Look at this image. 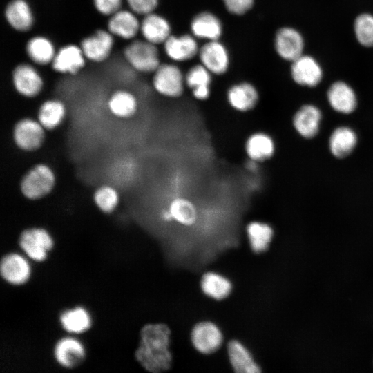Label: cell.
Here are the masks:
<instances>
[{
  "label": "cell",
  "instance_id": "6da1fadb",
  "mask_svg": "<svg viewBox=\"0 0 373 373\" xmlns=\"http://www.w3.org/2000/svg\"><path fill=\"white\" fill-rule=\"evenodd\" d=\"M171 331L162 323L148 324L140 331V343L135 358L147 371L159 373L168 370L172 363Z\"/></svg>",
  "mask_w": 373,
  "mask_h": 373
},
{
  "label": "cell",
  "instance_id": "44dd1931",
  "mask_svg": "<svg viewBox=\"0 0 373 373\" xmlns=\"http://www.w3.org/2000/svg\"><path fill=\"white\" fill-rule=\"evenodd\" d=\"M3 278L13 285L26 283L30 276V269L27 260L21 255L11 253L4 256L0 265Z\"/></svg>",
  "mask_w": 373,
  "mask_h": 373
},
{
  "label": "cell",
  "instance_id": "4dcf8cb0",
  "mask_svg": "<svg viewBox=\"0 0 373 373\" xmlns=\"http://www.w3.org/2000/svg\"><path fill=\"white\" fill-rule=\"evenodd\" d=\"M246 234L251 249L256 254L266 251L274 237V229L267 222L254 220L246 227Z\"/></svg>",
  "mask_w": 373,
  "mask_h": 373
},
{
  "label": "cell",
  "instance_id": "74e56055",
  "mask_svg": "<svg viewBox=\"0 0 373 373\" xmlns=\"http://www.w3.org/2000/svg\"><path fill=\"white\" fill-rule=\"evenodd\" d=\"M122 2L123 0H93V5L97 12L108 17L119 10Z\"/></svg>",
  "mask_w": 373,
  "mask_h": 373
},
{
  "label": "cell",
  "instance_id": "7402d4cb",
  "mask_svg": "<svg viewBox=\"0 0 373 373\" xmlns=\"http://www.w3.org/2000/svg\"><path fill=\"white\" fill-rule=\"evenodd\" d=\"M229 363L236 372L258 373L260 366L254 359L250 350L240 341L231 340L227 345Z\"/></svg>",
  "mask_w": 373,
  "mask_h": 373
},
{
  "label": "cell",
  "instance_id": "ac0fdd59",
  "mask_svg": "<svg viewBox=\"0 0 373 373\" xmlns=\"http://www.w3.org/2000/svg\"><path fill=\"white\" fill-rule=\"evenodd\" d=\"M171 26L164 17L153 12L144 16L140 30L144 39L155 45L164 44L171 35Z\"/></svg>",
  "mask_w": 373,
  "mask_h": 373
},
{
  "label": "cell",
  "instance_id": "30bf717a",
  "mask_svg": "<svg viewBox=\"0 0 373 373\" xmlns=\"http://www.w3.org/2000/svg\"><path fill=\"white\" fill-rule=\"evenodd\" d=\"M202 64L212 74L222 75L229 66V56L225 46L218 40L208 41L199 50Z\"/></svg>",
  "mask_w": 373,
  "mask_h": 373
},
{
  "label": "cell",
  "instance_id": "d6a6232c",
  "mask_svg": "<svg viewBox=\"0 0 373 373\" xmlns=\"http://www.w3.org/2000/svg\"><path fill=\"white\" fill-rule=\"evenodd\" d=\"M26 51L33 63L41 66L51 64L57 52L52 42L41 35L33 37L28 41Z\"/></svg>",
  "mask_w": 373,
  "mask_h": 373
},
{
  "label": "cell",
  "instance_id": "5bb4252c",
  "mask_svg": "<svg viewBox=\"0 0 373 373\" xmlns=\"http://www.w3.org/2000/svg\"><path fill=\"white\" fill-rule=\"evenodd\" d=\"M107 30L121 39H133L140 30V21L131 10L120 9L109 17Z\"/></svg>",
  "mask_w": 373,
  "mask_h": 373
},
{
  "label": "cell",
  "instance_id": "8d00e7d4",
  "mask_svg": "<svg viewBox=\"0 0 373 373\" xmlns=\"http://www.w3.org/2000/svg\"><path fill=\"white\" fill-rule=\"evenodd\" d=\"M130 10L139 15H146L154 12L159 0H126Z\"/></svg>",
  "mask_w": 373,
  "mask_h": 373
},
{
  "label": "cell",
  "instance_id": "e0dca14e",
  "mask_svg": "<svg viewBox=\"0 0 373 373\" xmlns=\"http://www.w3.org/2000/svg\"><path fill=\"white\" fill-rule=\"evenodd\" d=\"M322 114L318 107L312 104L301 106L293 117V126L297 133L305 138H312L319 131Z\"/></svg>",
  "mask_w": 373,
  "mask_h": 373
},
{
  "label": "cell",
  "instance_id": "8992f818",
  "mask_svg": "<svg viewBox=\"0 0 373 373\" xmlns=\"http://www.w3.org/2000/svg\"><path fill=\"white\" fill-rule=\"evenodd\" d=\"M19 242L21 248L30 258L42 261L52 248L53 240L47 230L41 227H31L20 234Z\"/></svg>",
  "mask_w": 373,
  "mask_h": 373
},
{
  "label": "cell",
  "instance_id": "52a82bcc",
  "mask_svg": "<svg viewBox=\"0 0 373 373\" xmlns=\"http://www.w3.org/2000/svg\"><path fill=\"white\" fill-rule=\"evenodd\" d=\"M223 340L220 328L211 321L198 323L191 332L193 346L202 354L216 352L222 346Z\"/></svg>",
  "mask_w": 373,
  "mask_h": 373
},
{
  "label": "cell",
  "instance_id": "e575fe53",
  "mask_svg": "<svg viewBox=\"0 0 373 373\" xmlns=\"http://www.w3.org/2000/svg\"><path fill=\"white\" fill-rule=\"evenodd\" d=\"M93 198L96 207L104 213L113 212L120 201L117 190L108 184H103L97 187L94 191Z\"/></svg>",
  "mask_w": 373,
  "mask_h": 373
},
{
  "label": "cell",
  "instance_id": "83f0119b",
  "mask_svg": "<svg viewBox=\"0 0 373 373\" xmlns=\"http://www.w3.org/2000/svg\"><path fill=\"white\" fill-rule=\"evenodd\" d=\"M107 107L114 117L119 119H129L136 114L138 101L132 93L126 90H119L109 97Z\"/></svg>",
  "mask_w": 373,
  "mask_h": 373
},
{
  "label": "cell",
  "instance_id": "7c38bea8",
  "mask_svg": "<svg viewBox=\"0 0 373 373\" xmlns=\"http://www.w3.org/2000/svg\"><path fill=\"white\" fill-rule=\"evenodd\" d=\"M291 62V75L296 84L313 87L321 82L322 68L312 57L302 55Z\"/></svg>",
  "mask_w": 373,
  "mask_h": 373
},
{
  "label": "cell",
  "instance_id": "836d02e7",
  "mask_svg": "<svg viewBox=\"0 0 373 373\" xmlns=\"http://www.w3.org/2000/svg\"><path fill=\"white\" fill-rule=\"evenodd\" d=\"M60 322L65 330L75 334L85 332L91 324L89 314L82 307H77L63 312L60 316Z\"/></svg>",
  "mask_w": 373,
  "mask_h": 373
},
{
  "label": "cell",
  "instance_id": "d4e9b609",
  "mask_svg": "<svg viewBox=\"0 0 373 373\" xmlns=\"http://www.w3.org/2000/svg\"><path fill=\"white\" fill-rule=\"evenodd\" d=\"M192 35L197 38L208 41L218 40L222 32V24L220 19L210 12H202L196 15L190 24Z\"/></svg>",
  "mask_w": 373,
  "mask_h": 373
},
{
  "label": "cell",
  "instance_id": "ffe728a7",
  "mask_svg": "<svg viewBox=\"0 0 373 373\" xmlns=\"http://www.w3.org/2000/svg\"><path fill=\"white\" fill-rule=\"evenodd\" d=\"M4 15L8 23L19 32L29 31L34 24L33 12L26 0H11L6 6Z\"/></svg>",
  "mask_w": 373,
  "mask_h": 373
},
{
  "label": "cell",
  "instance_id": "ba28073f",
  "mask_svg": "<svg viewBox=\"0 0 373 373\" xmlns=\"http://www.w3.org/2000/svg\"><path fill=\"white\" fill-rule=\"evenodd\" d=\"M12 82L15 90L26 98L36 97L44 87V80L39 71L26 63L20 64L14 68Z\"/></svg>",
  "mask_w": 373,
  "mask_h": 373
},
{
  "label": "cell",
  "instance_id": "4316f807",
  "mask_svg": "<svg viewBox=\"0 0 373 373\" xmlns=\"http://www.w3.org/2000/svg\"><path fill=\"white\" fill-rule=\"evenodd\" d=\"M66 113V106L62 101L49 99L39 106L37 119L46 131H53L61 126Z\"/></svg>",
  "mask_w": 373,
  "mask_h": 373
},
{
  "label": "cell",
  "instance_id": "1f68e13d",
  "mask_svg": "<svg viewBox=\"0 0 373 373\" xmlns=\"http://www.w3.org/2000/svg\"><path fill=\"white\" fill-rule=\"evenodd\" d=\"M357 140V135L353 129L339 126L333 131L329 137V150L336 157H345L353 151Z\"/></svg>",
  "mask_w": 373,
  "mask_h": 373
},
{
  "label": "cell",
  "instance_id": "9c48e42d",
  "mask_svg": "<svg viewBox=\"0 0 373 373\" xmlns=\"http://www.w3.org/2000/svg\"><path fill=\"white\" fill-rule=\"evenodd\" d=\"M113 37L108 30L98 29L84 37L80 43V47L86 59L93 62L106 60L113 48Z\"/></svg>",
  "mask_w": 373,
  "mask_h": 373
},
{
  "label": "cell",
  "instance_id": "8fae6325",
  "mask_svg": "<svg viewBox=\"0 0 373 373\" xmlns=\"http://www.w3.org/2000/svg\"><path fill=\"white\" fill-rule=\"evenodd\" d=\"M274 46L281 58L293 61L303 55L304 40L300 33L296 29L283 27L276 34Z\"/></svg>",
  "mask_w": 373,
  "mask_h": 373
},
{
  "label": "cell",
  "instance_id": "2e32d148",
  "mask_svg": "<svg viewBox=\"0 0 373 373\" xmlns=\"http://www.w3.org/2000/svg\"><path fill=\"white\" fill-rule=\"evenodd\" d=\"M166 55L175 61H184L193 58L199 52V47L193 35H171L163 44Z\"/></svg>",
  "mask_w": 373,
  "mask_h": 373
},
{
  "label": "cell",
  "instance_id": "5b68a950",
  "mask_svg": "<svg viewBox=\"0 0 373 373\" xmlns=\"http://www.w3.org/2000/svg\"><path fill=\"white\" fill-rule=\"evenodd\" d=\"M153 87L160 95L167 97H178L184 92L185 76L174 64H160L154 71Z\"/></svg>",
  "mask_w": 373,
  "mask_h": 373
},
{
  "label": "cell",
  "instance_id": "277c9868",
  "mask_svg": "<svg viewBox=\"0 0 373 373\" xmlns=\"http://www.w3.org/2000/svg\"><path fill=\"white\" fill-rule=\"evenodd\" d=\"M46 139V129L39 122L26 117L19 119L12 128V140L15 146L24 152L39 149Z\"/></svg>",
  "mask_w": 373,
  "mask_h": 373
},
{
  "label": "cell",
  "instance_id": "d6986e66",
  "mask_svg": "<svg viewBox=\"0 0 373 373\" xmlns=\"http://www.w3.org/2000/svg\"><path fill=\"white\" fill-rule=\"evenodd\" d=\"M166 208L171 216V223L183 228H191L198 220L199 213L196 205L186 197L173 198Z\"/></svg>",
  "mask_w": 373,
  "mask_h": 373
},
{
  "label": "cell",
  "instance_id": "9a60e30c",
  "mask_svg": "<svg viewBox=\"0 0 373 373\" xmlns=\"http://www.w3.org/2000/svg\"><path fill=\"white\" fill-rule=\"evenodd\" d=\"M227 99L233 109L246 113L256 106L259 94L253 84L244 82L232 85L227 90Z\"/></svg>",
  "mask_w": 373,
  "mask_h": 373
},
{
  "label": "cell",
  "instance_id": "d590c367",
  "mask_svg": "<svg viewBox=\"0 0 373 373\" xmlns=\"http://www.w3.org/2000/svg\"><path fill=\"white\" fill-rule=\"evenodd\" d=\"M356 38L365 47L373 46V15L363 13L358 15L354 23Z\"/></svg>",
  "mask_w": 373,
  "mask_h": 373
},
{
  "label": "cell",
  "instance_id": "3957f363",
  "mask_svg": "<svg viewBox=\"0 0 373 373\" xmlns=\"http://www.w3.org/2000/svg\"><path fill=\"white\" fill-rule=\"evenodd\" d=\"M128 64L136 71L154 73L161 64L157 45L145 39H135L124 49Z\"/></svg>",
  "mask_w": 373,
  "mask_h": 373
},
{
  "label": "cell",
  "instance_id": "f546056e",
  "mask_svg": "<svg viewBox=\"0 0 373 373\" xmlns=\"http://www.w3.org/2000/svg\"><path fill=\"white\" fill-rule=\"evenodd\" d=\"M211 74L202 64H198L191 67L185 75V84L196 99L204 101L210 96Z\"/></svg>",
  "mask_w": 373,
  "mask_h": 373
},
{
  "label": "cell",
  "instance_id": "cb8c5ba5",
  "mask_svg": "<svg viewBox=\"0 0 373 373\" xmlns=\"http://www.w3.org/2000/svg\"><path fill=\"white\" fill-rule=\"evenodd\" d=\"M327 96L331 107L338 113L349 114L356 108V95L345 82L338 81L332 84L327 90Z\"/></svg>",
  "mask_w": 373,
  "mask_h": 373
},
{
  "label": "cell",
  "instance_id": "484cf974",
  "mask_svg": "<svg viewBox=\"0 0 373 373\" xmlns=\"http://www.w3.org/2000/svg\"><path fill=\"white\" fill-rule=\"evenodd\" d=\"M57 361L65 367H75L83 362L85 350L83 345L77 339L65 337L60 339L54 350Z\"/></svg>",
  "mask_w": 373,
  "mask_h": 373
},
{
  "label": "cell",
  "instance_id": "603a6c76",
  "mask_svg": "<svg viewBox=\"0 0 373 373\" xmlns=\"http://www.w3.org/2000/svg\"><path fill=\"white\" fill-rule=\"evenodd\" d=\"M245 151L250 160L261 163L273 157L276 151L274 140L265 132H256L246 140Z\"/></svg>",
  "mask_w": 373,
  "mask_h": 373
},
{
  "label": "cell",
  "instance_id": "4fadbf2b",
  "mask_svg": "<svg viewBox=\"0 0 373 373\" xmlns=\"http://www.w3.org/2000/svg\"><path fill=\"white\" fill-rule=\"evenodd\" d=\"M86 59L80 46L68 44L56 52L51 65L56 72L75 75L84 66Z\"/></svg>",
  "mask_w": 373,
  "mask_h": 373
},
{
  "label": "cell",
  "instance_id": "f35d334b",
  "mask_svg": "<svg viewBox=\"0 0 373 373\" xmlns=\"http://www.w3.org/2000/svg\"><path fill=\"white\" fill-rule=\"evenodd\" d=\"M226 9L233 15H242L254 6V0H222Z\"/></svg>",
  "mask_w": 373,
  "mask_h": 373
},
{
  "label": "cell",
  "instance_id": "f1b7e54d",
  "mask_svg": "<svg viewBox=\"0 0 373 373\" xmlns=\"http://www.w3.org/2000/svg\"><path fill=\"white\" fill-rule=\"evenodd\" d=\"M200 287L207 296L213 300H221L231 294L233 285L224 275L216 271H208L201 278Z\"/></svg>",
  "mask_w": 373,
  "mask_h": 373
},
{
  "label": "cell",
  "instance_id": "7a4b0ae2",
  "mask_svg": "<svg viewBox=\"0 0 373 373\" xmlns=\"http://www.w3.org/2000/svg\"><path fill=\"white\" fill-rule=\"evenodd\" d=\"M55 184L56 175L52 167L44 163H39L23 175L19 189L25 198L36 201L49 195Z\"/></svg>",
  "mask_w": 373,
  "mask_h": 373
}]
</instances>
